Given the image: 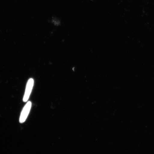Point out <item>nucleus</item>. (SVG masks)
I'll list each match as a JSON object with an SVG mask.
<instances>
[{
  "label": "nucleus",
  "mask_w": 154,
  "mask_h": 154,
  "mask_svg": "<svg viewBox=\"0 0 154 154\" xmlns=\"http://www.w3.org/2000/svg\"><path fill=\"white\" fill-rule=\"evenodd\" d=\"M31 107L32 103L30 101L28 102L25 105L21 113L19 119V122L20 123H24L26 121L29 113Z\"/></svg>",
  "instance_id": "obj_1"
},
{
  "label": "nucleus",
  "mask_w": 154,
  "mask_h": 154,
  "mask_svg": "<svg viewBox=\"0 0 154 154\" xmlns=\"http://www.w3.org/2000/svg\"><path fill=\"white\" fill-rule=\"evenodd\" d=\"M34 80L33 79L31 78L28 81L27 83L26 91H25L23 101L24 102H26L28 101L29 97L31 93L32 88L34 85Z\"/></svg>",
  "instance_id": "obj_2"
}]
</instances>
